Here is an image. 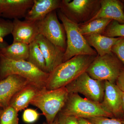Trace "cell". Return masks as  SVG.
Returning <instances> with one entry per match:
<instances>
[{"mask_svg": "<svg viewBox=\"0 0 124 124\" xmlns=\"http://www.w3.org/2000/svg\"><path fill=\"white\" fill-rule=\"evenodd\" d=\"M59 113L85 119L99 116L114 117L101 103L82 98L78 93H69L66 104Z\"/></svg>", "mask_w": 124, "mask_h": 124, "instance_id": "5b68a950", "label": "cell"}, {"mask_svg": "<svg viewBox=\"0 0 124 124\" xmlns=\"http://www.w3.org/2000/svg\"><path fill=\"white\" fill-rule=\"evenodd\" d=\"M100 2L98 11L86 22L97 19L107 18L124 24V5L121 1L118 0H100Z\"/></svg>", "mask_w": 124, "mask_h": 124, "instance_id": "5bb4252c", "label": "cell"}, {"mask_svg": "<svg viewBox=\"0 0 124 124\" xmlns=\"http://www.w3.org/2000/svg\"><path fill=\"white\" fill-rule=\"evenodd\" d=\"M30 83L24 78L16 75L8 76L0 81V108L9 106L14 96Z\"/></svg>", "mask_w": 124, "mask_h": 124, "instance_id": "30bf717a", "label": "cell"}, {"mask_svg": "<svg viewBox=\"0 0 124 124\" xmlns=\"http://www.w3.org/2000/svg\"><path fill=\"white\" fill-rule=\"evenodd\" d=\"M112 52L124 64V38L121 37L114 45Z\"/></svg>", "mask_w": 124, "mask_h": 124, "instance_id": "484cf974", "label": "cell"}, {"mask_svg": "<svg viewBox=\"0 0 124 124\" xmlns=\"http://www.w3.org/2000/svg\"><path fill=\"white\" fill-rule=\"evenodd\" d=\"M116 85L122 92H124V69L118 77L116 81Z\"/></svg>", "mask_w": 124, "mask_h": 124, "instance_id": "f1b7e54d", "label": "cell"}, {"mask_svg": "<svg viewBox=\"0 0 124 124\" xmlns=\"http://www.w3.org/2000/svg\"><path fill=\"white\" fill-rule=\"evenodd\" d=\"M11 34L13 42H20L29 45L36 40L39 34L37 23L24 20L15 19L13 22Z\"/></svg>", "mask_w": 124, "mask_h": 124, "instance_id": "4fadbf2b", "label": "cell"}, {"mask_svg": "<svg viewBox=\"0 0 124 124\" xmlns=\"http://www.w3.org/2000/svg\"><path fill=\"white\" fill-rule=\"evenodd\" d=\"M13 29V22L0 18V50L9 45L4 38L11 34Z\"/></svg>", "mask_w": 124, "mask_h": 124, "instance_id": "603a6c76", "label": "cell"}, {"mask_svg": "<svg viewBox=\"0 0 124 124\" xmlns=\"http://www.w3.org/2000/svg\"><path fill=\"white\" fill-rule=\"evenodd\" d=\"M46 62V71L50 73L63 62L64 51L55 46L41 34L36 39Z\"/></svg>", "mask_w": 124, "mask_h": 124, "instance_id": "7c38bea8", "label": "cell"}, {"mask_svg": "<svg viewBox=\"0 0 124 124\" xmlns=\"http://www.w3.org/2000/svg\"><path fill=\"white\" fill-rule=\"evenodd\" d=\"M0 78L18 75L40 88H45L49 73L44 72L26 60H10L0 54Z\"/></svg>", "mask_w": 124, "mask_h": 124, "instance_id": "7a4b0ae2", "label": "cell"}, {"mask_svg": "<svg viewBox=\"0 0 124 124\" xmlns=\"http://www.w3.org/2000/svg\"><path fill=\"white\" fill-rule=\"evenodd\" d=\"M36 22L39 34L65 52L67 47L66 31L63 24L58 19L56 10L50 12Z\"/></svg>", "mask_w": 124, "mask_h": 124, "instance_id": "9c48e42d", "label": "cell"}, {"mask_svg": "<svg viewBox=\"0 0 124 124\" xmlns=\"http://www.w3.org/2000/svg\"><path fill=\"white\" fill-rule=\"evenodd\" d=\"M33 4V0H3L1 17L14 20L25 18Z\"/></svg>", "mask_w": 124, "mask_h": 124, "instance_id": "2e32d148", "label": "cell"}, {"mask_svg": "<svg viewBox=\"0 0 124 124\" xmlns=\"http://www.w3.org/2000/svg\"><path fill=\"white\" fill-rule=\"evenodd\" d=\"M57 15L66 31L67 47L63 55V62L79 55H98L80 32L79 24L69 19L58 9Z\"/></svg>", "mask_w": 124, "mask_h": 124, "instance_id": "3957f363", "label": "cell"}, {"mask_svg": "<svg viewBox=\"0 0 124 124\" xmlns=\"http://www.w3.org/2000/svg\"><path fill=\"white\" fill-rule=\"evenodd\" d=\"M27 61L40 70L47 73L44 57L36 40L29 45V55Z\"/></svg>", "mask_w": 124, "mask_h": 124, "instance_id": "44dd1931", "label": "cell"}, {"mask_svg": "<svg viewBox=\"0 0 124 124\" xmlns=\"http://www.w3.org/2000/svg\"><path fill=\"white\" fill-rule=\"evenodd\" d=\"M17 111L9 106L2 110L0 116V124H18Z\"/></svg>", "mask_w": 124, "mask_h": 124, "instance_id": "7402d4cb", "label": "cell"}, {"mask_svg": "<svg viewBox=\"0 0 124 124\" xmlns=\"http://www.w3.org/2000/svg\"><path fill=\"white\" fill-rule=\"evenodd\" d=\"M124 64L112 52L102 56H97L86 70L94 79L115 83L121 72Z\"/></svg>", "mask_w": 124, "mask_h": 124, "instance_id": "8992f818", "label": "cell"}, {"mask_svg": "<svg viewBox=\"0 0 124 124\" xmlns=\"http://www.w3.org/2000/svg\"><path fill=\"white\" fill-rule=\"evenodd\" d=\"M93 124H123L121 119L99 116L86 119Z\"/></svg>", "mask_w": 124, "mask_h": 124, "instance_id": "d4e9b609", "label": "cell"}, {"mask_svg": "<svg viewBox=\"0 0 124 124\" xmlns=\"http://www.w3.org/2000/svg\"><path fill=\"white\" fill-rule=\"evenodd\" d=\"M3 3V0H0V18L2 16Z\"/></svg>", "mask_w": 124, "mask_h": 124, "instance_id": "4dcf8cb0", "label": "cell"}, {"mask_svg": "<svg viewBox=\"0 0 124 124\" xmlns=\"http://www.w3.org/2000/svg\"><path fill=\"white\" fill-rule=\"evenodd\" d=\"M0 54L10 60L27 61L29 55V45L20 42H13L0 50Z\"/></svg>", "mask_w": 124, "mask_h": 124, "instance_id": "d6986e66", "label": "cell"}, {"mask_svg": "<svg viewBox=\"0 0 124 124\" xmlns=\"http://www.w3.org/2000/svg\"><path fill=\"white\" fill-rule=\"evenodd\" d=\"M112 20L109 19L99 18L78 24L80 32L84 36L102 35Z\"/></svg>", "mask_w": 124, "mask_h": 124, "instance_id": "ffe728a7", "label": "cell"}, {"mask_svg": "<svg viewBox=\"0 0 124 124\" xmlns=\"http://www.w3.org/2000/svg\"><path fill=\"white\" fill-rule=\"evenodd\" d=\"M122 108H123V112H124V92H122Z\"/></svg>", "mask_w": 124, "mask_h": 124, "instance_id": "1f68e13d", "label": "cell"}, {"mask_svg": "<svg viewBox=\"0 0 124 124\" xmlns=\"http://www.w3.org/2000/svg\"><path fill=\"white\" fill-rule=\"evenodd\" d=\"M97 55H79L62 63L49 73L45 85L47 90L66 87L86 69Z\"/></svg>", "mask_w": 124, "mask_h": 124, "instance_id": "6da1fadb", "label": "cell"}, {"mask_svg": "<svg viewBox=\"0 0 124 124\" xmlns=\"http://www.w3.org/2000/svg\"><path fill=\"white\" fill-rule=\"evenodd\" d=\"M100 7V0H62L60 11L74 23L88 21Z\"/></svg>", "mask_w": 124, "mask_h": 124, "instance_id": "52a82bcc", "label": "cell"}, {"mask_svg": "<svg viewBox=\"0 0 124 124\" xmlns=\"http://www.w3.org/2000/svg\"><path fill=\"white\" fill-rule=\"evenodd\" d=\"M69 93L80 94L96 102L101 103L104 97L105 81L94 79L85 72L66 86Z\"/></svg>", "mask_w": 124, "mask_h": 124, "instance_id": "ba28073f", "label": "cell"}, {"mask_svg": "<svg viewBox=\"0 0 124 124\" xmlns=\"http://www.w3.org/2000/svg\"><path fill=\"white\" fill-rule=\"evenodd\" d=\"M44 124H59L58 122L57 119L54 120V121L52 123H50V124H48V123H45Z\"/></svg>", "mask_w": 124, "mask_h": 124, "instance_id": "d6a6232c", "label": "cell"}, {"mask_svg": "<svg viewBox=\"0 0 124 124\" xmlns=\"http://www.w3.org/2000/svg\"><path fill=\"white\" fill-rule=\"evenodd\" d=\"M79 124H93L86 119L84 118H78Z\"/></svg>", "mask_w": 124, "mask_h": 124, "instance_id": "f546056e", "label": "cell"}, {"mask_svg": "<svg viewBox=\"0 0 124 124\" xmlns=\"http://www.w3.org/2000/svg\"><path fill=\"white\" fill-rule=\"evenodd\" d=\"M121 121H122V124H124V119H121Z\"/></svg>", "mask_w": 124, "mask_h": 124, "instance_id": "836d02e7", "label": "cell"}, {"mask_svg": "<svg viewBox=\"0 0 124 124\" xmlns=\"http://www.w3.org/2000/svg\"><path fill=\"white\" fill-rule=\"evenodd\" d=\"M122 97V91L115 83L105 81L104 97L101 103L114 117L121 119L124 116Z\"/></svg>", "mask_w": 124, "mask_h": 124, "instance_id": "8fae6325", "label": "cell"}, {"mask_svg": "<svg viewBox=\"0 0 124 124\" xmlns=\"http://www.w3.org/2000/svg\"><path fill=\"white\" fill-rule=\"evenodd\" d=\"M57 120L59 124H79L78 118L75 116L64 115L60 113Z\"/></svg>", "mask_w": 124, "mask_h": 124, "instance_id": "83f0119b", "label": "cell"}, {"mask_svg": "<svg viewBox=\"0 0 124 124\" xmlns=\"http://www.w3.org/2000/svg\"><path fill=\"white\" fill-rule=\"evenodd\" d=\"M2 110H0V116L1 114V112H2Z\"/></svg>", "mask_w": 124, "mask_h": 124, "instance_id": "e575fe53", "label": "cell"}, {"mask_svg": "<svg viewBox=\"0 0 124 124\" xmlns=\"http://www.w3.org/2000/svg\"><path fill=\"white\" fill-rule=\"evenodd\" d=\"M41 89L29 83L14 96L10 103L9 106L13 108L18 112L24 110L28 106Z\"/></svg>", "mask_w": 124, "mask_h": 124, "instance_id": "e0dca14e", "label": "cell"}, {"mask_svg": "<svg viewBox=\"0 0 124 124\" xmlns=\"http://www.w3.org/2000/svg\"><path fill=\"white\" fill-rule=\"evenodd\" d=\"M91 47L95 49L99 56L111 53L112 47L121 37H110L103 35L84 36Z\"/></svg>", "mask_w": 124, "mask_h": 124, "instance_id": "ac0fdd59", "label": "cell"}, {"mask_svg": "<svg viewBox=\"0 0 124 124\" xmlns=\"http://www.w3.org/2000/svg\"><path fill=\"white\" fill-rule=\"evenodd\" d=\"M60 0H33L32 7L27 14L25 20L36 22L52 11L59 9L61 7Z\"/></svg>", "mask_w": 124, "mask_h": 124, "instance_id": "9a60e30c", "label": "cell"}, {"mask_svg": "<svg viewBox=\"0 0 124 124\" xmlns=\"http://www.w3.org/2000/svg\"><path fill=\"white\" fill-rule=\"evenodd\" d=\"M124 119V117H123V119Z\"/></svg>", "mask_w": 124, "mask_h": 124, "instance_id": "d590c367", "label": "cell"}, {"mask_svg": "<svg viewBox=\"0 0 124 124\" xmlns=\"http://www.w3.org/2000/svg\"><path fill=\"white\" fill-rule=\"evenodd\" d=\"M39 114L36 110L31 108H27L24 111L23 115V119L27 123H33L37 120Z\"/></svg>", "mask_w": 124, "mask_h": 124, "instance_id": "4316f807", "label": "cell"}, {"mask_svg": "<svg viewBox=\"0 0 124 124\" xmlns=\"http://www.w3.org/2000/svg\"><path fill=\"white\" fill-rule=\"evenodd\" d=\"M102 35L108 37L124 38V24L112 20Z\"/></svg>", "mask_w": 124, "mask_h": 124, "instance_id": "cb8c5ba5", "label": "cell"}, {"mask_svg": "<svg viewBox=\"0 0 124 124\" xmlns=\"http://www.w3.org/2000/svg\"></svg>", "mask_w": 124, "mask_h": 124, "instance_id": "8d00e7d4", "label": "cell"}, {"mask_svg": "<svg viewBox=\"0 0 124 124\" xmlns=\"http://www.w3.org/2000/svg\"><path fill=\"white\" fill-rule=\"evenodd\" d=\"M69 95L66 87L50 90L44 88L40 90L31 104L39 108L47 123L50 124L64 106Z\"/></svg>", "mask_w": 124, "mask_h": 124, "instance_id": "277c9868", "label": "cell"}]
</instances>
